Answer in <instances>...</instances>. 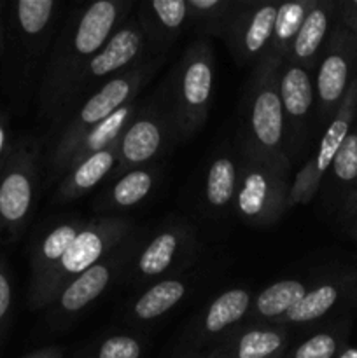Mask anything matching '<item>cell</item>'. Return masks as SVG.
<instances>
[{"label":"cell","instance_id":"6da1fadb","mask_svg":"<svg viewBox=\"0 0 357 358\" xmlns=\"http://www.w3.org/2000/svg\"><path fill=\"white\" fill-rule=\"evenodd\" d=\"M133 7L132 0H97L76 3L63 16L35 100L46 133L59 121L77 80L93 56L128 20Z\"/></svg>","mask_w":357,"mask_h":358},{"label":"cell","instance_id":"7a4b0ae2","mask_svg":"<svg viewBox=\"0 0 357 358\" xmlns=\"http://www.w3.org/2000/svg\"><path fill=\"white\" fill-rule=\"evenodd\" d=\"M58 0H16L4 9L0 84L9 112L27 114L37 100L49 51L63 20Z\"/></svg>","mask_w":357,"mask_h":358},{"label":"cell","instance_id":"3957f363","mask_svg":"<svg viewBox=\"0 0 357 358\" xmlns=\"http://www.w3.org/2000/svg\"><path fill=\"white\" fill-rule=\"evenodd\" d=\"M163 63L164 58H147L128 72L108 80L104 87L91 94L72 112V115L55 135L42 136L44 138V163H42L44 189L58 185L80 140L105 119L111 117L122 105L136 100L140 91L153 80Z\"/></svg>","mask_w":357,"mask_h":358},{"label":"cell","instance_id":"277c9868","mask_svg":"<svg viewBox=\"0 0 357 358\" xmlns=\"http://www.w3.org/2000/svg\"><path fill=\"white\" fill-rule=\"evenodd\" d=\"M216 84V52L209 37L189 42L156 87L164 105L175 142L192 138L210 114Z\"/></svg>","mask_w":357,"mask_h":358},{"label":"cell","instance_id":"5b68a950","mask_svg":"<svg viewBox=\"0 0 357 358\" xmlns=\"http://www.w3.org/2000/svg\"><path fill=\"white\" fill-rule=\"evenodd\" d=\"M280 69L282 63L268 55L262 56L252 66L241 100L238 145L244 152L270 161H289L279 93Z\"/></svg>","mask_w":357,"mask_h":358},{"label":"cell","instance_id":"8992f818","mask_svg":"<svg viewBox=\"0 0 357 358\" xmlns=\"http://www.w3.org/2000/svg\"><path fill=\"white\" fill-rule=\"evenodd\" d=\"M44 138L24 133L14 140L0 168V243L21 240L35 213L44 180Z\"/></svg>","mask_w":357,"mask_h":358},{"label":"cell","instance_id":"52a82bcc","mask_svg":"<svg viewBox=\"0 0 357 358\" xmlns=\"http://www.w3.org/2000/svg\"><path fill=\"white\" fill-rule=\"evenodd\" d=\"M133 233H135V224L128 217L100 215L88 220L51 276L42 283L34 296L28 297V308L48 310L63 287L107 257Z\"/></svg>","mask_w":357,"mask_h":358},{"label":"cell","instance_id":"ba28073f","mask_svg":"<svg viewBox=\"0 0 357 358\" xmlns=\"http://www.w3.org/2000/svg\"><path fill=\"white\" fill-rule=\"evenodd\" d=\"M240 147V145H238ZM289 161H270L240 149V171L233 212L252 227H270L287 212L290 191Z\"/></svg>","mask_w":357,"mask_h":358},{"label":"cell","instance_id":"9c48e42d","mask_svg":"<svg viewBox=\"0 0 357 358\" xmlns=\"http://www.w3.org/2000/svg\"><path fill=\"white\" fill-rule=\"evenodd\" d=\"M147 58H150V56L147 55L146 38H144V34L140 30L139 23H136L135 16H130L112 34V37L105 42L104 48L93 56L90 65L86 66L83 76L77 80L59 121L44 136L55 135L65 124L66 119L72 115V112L84 100H88L91 94H94L100 87H104L108 80L128 72V70H132L133 66H136Z\"/></svg>","mask_w":357,"mask_h":358},{"label":"cell","instance_id":"30bf717a","mask_svg":"<svg viewBox=\"0 0 357 358\" xmlns=\"http://www.w3.org/2000/svg\"><path fill=\"white\" fill-rule=\"evenodd\" d=\"M196 231L186 220L163 224L146 241L140 240L126 278L135 285H153L174 278L188 268L196 255Z\"/></svg>","mask_w":357,"mask_h":358},{"label":"cell","instance_id":"8fae6325","mask_svg":"<svg viewBox=\"0 0 357 358\" xmlns=\"http://www.w3.org/2000/svg\"><path fill=\"white\" fill-rule=\"evenodd\" d=\"M142 238L133 233L128 240L115 247L98 264L84 271L65 285L48 308V325L51 329L69 327L91 303L98 299L122 273H126Z\"/></svg>","mask_w":357,"mask_h":358},{"label":"cell","instance_id":"7c38bea8","mask_svg":"<svg viewBox=\"0 0 357 358\" xmlns=\"http://www.w3.org/2000/svg\"><path fill=\"white\" fill-rule=\"evenodd\" d=\"M175 142L164 105L154 90L146 100H139L135 114L119 138V157L112 178L135 168L154 164V159L167 152Z\"/></svg>","mask_w":357,"mask_h":358},{"label":"cell","instance_id":"4fadbf2b","mask_svg":"<svg viewBox=\"0 0 357 358\" xmlns=\"http://www.w3.org/2000/svg\"><path fill=\"white\" fill-rule=\"evenodd\" d=\"M357 76V37L336 23L314 73L315 122L324 129Z\"/></svg>","mask_w":357,"mask_h":358},{"label":"cell","instance_id":"5bb4252c","mask_svg":"<svg viewBox=\"0 0 357 358\" xmlns=\"http://www.w3.org/2000/svg\"><path fill=\"white\" fill-rule=\"evenodd\" d=\"M357 119V76L346 90L338 110L335 112L329 124L322 131L321 143L315 152L307 159V163L300 168L290 182L289 199H287V210L298 205H307L321 191L322 180L331 166L332 159L338 154L343 140L352 129Z\"/></svg>","mask_w":357,"mask_h":358},{"label":"cell","instance_id":"9a60e30c","mask_svg":"<svg viewBox=\"0 0 357 358\" xmlns=\"http://www.w3.org/2000/svg\"><path fill=\"white\" fill-rule=\"evenodd\" d=\"M279 93L282 101L286 156L290 164L307 154L312 121L315 117L314 76L296 63L286 62L280 69Z\"/></svg>","mask_w":357,"mask_h":358},{"label":"cell","instance_id":"2e32d148","mask_svg":"<svg viewBox=\"0 0 357 358\" xmlns=\"http://www.w3.org/2000/svg\"><path fill=\"white\" fill-rule=\"evenodd\" d=\"M279 3L238 0L220 41L240 66H254L265 56L275 27Z\"/></svg>","mask_w":357,"mask_h":358},{"label":"cell","instance_id":"e0dca14e","mask_svg":"<svg viewBox=\"0 0 357 358\" xmlns=\"http://www.w3.org/2000/svg\"><path fill=\"white\" fill-rule=\"evenodd\" d=\"M252 301L254 296L251 290L241 287H234L219 294L192 320L191 327L182 338L181 353L203 352L205 346H216L217 343L223 341L234 329L245 324Z\"/></svg>","mask_w":357,"mask_h":358},{"label":"cell","instance_id":"ac0fdd59","mask_svg":"<svg viewBox=\"0 0 357 358\" xmlns=\"http://www.w3.org/2000/svg\"><path fill=\"white\" fill-rule=\"evenodd\" d=\"M86 222L88 219H80V217H65V219L48 220L35 231L30 243L28 297L34 296L41 289L42 283L51 276Z\"/></svg>","mask_w":357,"mask_h":358},{"label":"cell","instance_id":"d6986e66","mask_svg":"<svg viewBox=\"0 0 357 358\" xmlns=\"http://www.w3.org/2000/svg\"><path fill=\"white\" fill-rule=\"evenodd\" d=\"M135 20L150 58H164L186 28H191L188 0H144L136 6Z\"/></svg>","mask_w":357,"mask_h":358},{"label":"cell","instance_id":"ffe728a7","mask_svg":"<svg viewBox=\"0 0 357 358\" xmlns=\"http://www.w3.org/2000/svg\"><path fill=\"white\" fill-rule=\"evenodd\" d=\"M290 332L284 325H240L217 343L205 358H275L289 348Z\"/></svg>","mask_w":357,"mask_h":358},{"label":"cell","instance_id":"44dd1931","mask_svg":"<svg viewBox=\"0 0 357 358\" xmlns=\"http://www.w3.org/2000/svg\"><path fill=\"white\" fill-rule=\"evenodd\" d=\"M357 297V273L336 276L332 280L317 283L310 287L303 299L284 315L276 325L293 327V325H308L322 320L331 311H335L343 301Z\"/></svg>","mask_w":357,"mask_h":358},{"label":"cell","instance_id":"7402d4cb","mask_svg":"<svg viewBox=\"0 0 357 358\" xmlns=\"http://www.w3.org/2000/svg\"><path fill=\"white\" fill-rule=\"evenodd\" d=\"M119 157V140L108 145L107 149L86 157L76 164L66 168L65 175L52 192V201L58 205L72 203L76 199L84 198L88 192L93 191L98 184L111 178L114 173Z\"/></svg>","mask_w":357,"mask_h":358},{"label":"cell","instance_id":"603a6c76","mask_svg":"<svg viewBox=\"0 0 357 358\" xmlns=\"http://www.w3.org/2000/svg\"><path fill=\"white\" fill-rule=\"evenodd\" d=\"M336 23L338 17L335 0H317L290 45L287 62L296 63L314 76L322 49Z\"/></svg>","mask_w":357,"mask_h":358},{"label":"cell","instance_id":"cb8c5ba5","mask_svg":"<svg viewBox=\"0 0 357 358\" xmlns=\"http://www.w3.org/2000/svg\"><path fill=\"white\" fill-rule=\"evenodd\" d=\"M240 171V147L220 149L210 159L203 180V203L216 217L226 215L233 210Z\"/></svg>","mask_w":357,"mask_h":358},{"label":"cell","instance_id":"d4e9b609","mask_svg":"<svg viewBox=\"0 0 357 358\" xmlns=\"http://www.w3.org/2000/svg\"><path fill=\"white\" fill-rule=\"evenodd\" d=\"M160 168L156 164L135 168L108 180L107 187L94 199L93 208L98 213L122 212L142 203L156 187L160 180Z\"/></svg>","mask_w":357,"mask_h":358},{"label":"cell","instance_id":"484cf974","mask_svg":"<svg viewBox=\"0 0 357 358\" xmlns=\"http://www.w3.org/2000/svg\"><path fill=\"white\" fill-rule=\"evenodd\" d=\"M310 290V285L298 278H286L262 289L252 301L247 325H276Z\"/></svg>","mask_w":357,"mask_h":358},{"label":"cell","instance_id":"4316f807","mask_svg":"<svg viewBox=\"0 0 357 358\" xmlns=\"http://www.w3.org/2000/svg\"><path fill=\"white\" fill-rule=\"evenodd\" d=\"M188 296V283L178 276L161 280L147 287L128 306V320L132 324H150L174 310Z\"/></svg>","mask_w":357,"mask_h":358},{"label":"cell","instance_id":"83f0119b","mask_svg":"<svg viewBox=\"0 0 357 358\" xmlns=\"http://www.w3.org/2000/svg\"><path fill=\"white\" fill-rule=\"evenodd\" d=\"M357 182V119L352 129L343 140L338 154L332 159L321 189H324V201L340 210L343 199Z\"/></svg>","mask_w":357,"mask_h":358},{"label":"cell","instance_id":"f1b7e54d","mask_svg":"<svg viewBox=\"0 0 357 358\" xmlns=\"http://www.w3.org/2000/svg\"><path fill=\"white\" fill-rule=\"evenodd\" d=\"M315 2L317 0H294V2L279 3V13H276L272 41H270L265 55L272 56L282 65L287 62L290 45H293L301 24L307 20L308 13L314 9Z\"/></svg>","mask_w":357,"mask_h":358},{"label":"cell","instance_id":"f546056e","mask_svg":"<svg viewBox=\"0 0 357 358\" xmlns=\"http://www.w3.org/2000/svg\"><path fill=\"white\" fill-rule=\"evenodd\" d=\"M237 6L238 0H188L189 24L198 37L220 38Z\"/></svg>","mask_w":357,"mask_h":358},{"label":"cell","instance_id":"4dcf8cb0","mask_svg":"<svg viewBox=\"0 0 357 358\" xmlns=\"http://www.w3.org/2000/svg\"><path fill=\"white\" fill-rule=\"evenodd\" d=\"M144 348L146 345L139 336L118 332L91 339L72 358H142Z\"/></svg>","mask_w":357,"mask_h":358},{"label":"cell","instance_id":"1f68e13d","mask_svg":"<svg viewBox=\"0 0 357 358\" xmlns=\"http://www.w3.org/2000/svg\"><path fill=\"white\" fill-rule=\"evenodd\" d=\"M349 324H340L326 331L315 332L310 338L298 343L294 348H287L280 358H335L345 348Z\"/></svg>","mask_w":357,"mask_h":358},{"label":"cell","instance_id":"d6a6232c","mask_svg":"<svg viewBox=\"0 0 357 358\" xmlns=\"http://www.w3.org/2000/svg\"><path fill=\"white\" fill-rule=\"evenodd\" d=\"M4 245L0 243V339L6 338L10 327L14 310V287L10 278L9 262L4 252Z\"/></svg>","mask_w":357,"mask_h":358},{"label":"cell","instance_id":"836d02e7","mask_svg":"<svg viewBox=\"0 0 357 358\" xmlns=\"http://www.w3.org/2000/svg\"><path fill=\"white\" fill-rule=\"evenodd\" d=\"M14 140L16 138L13 136V128H10V112L0 105V168L9 157Z\"/></svg>","mask_w":357,"mask_h":358},{"label":"cell","instance_id":"e575fe53","mask_svg":"<svg viewBox=\"0 0 357 358\" xmlns=\"http://www.w3.org/2000/svg\"><path fill=\"white\" fill-rule=\"evenodd\" d=\"M336 17L342 27L357 37V0H342L336 2Z\"/></svg>","mask_w":357,"mask_h":358},{"label":"cell","instance_id":"d590c367","mask_svg":"<svg viewBox=\"0 0 357 358\" xmlns=\"http://www.w3.org/2000/svg\"><path fill=\"white\" fill-rule=\"evenodd\" d=\"M338 213H340V220H342L345 226L352 222V220L357 217V182L354 184V187L350 189L349 194L345 196Z\"/></svg>","mask_w":357,"mask_h":358},{"label":"cell","instance_id":"8d00e7d4","mask_svg":"<svg viewBox=\"0 0 357 358\" xmlns=\"http://www.w3.org/2000/svg\"><path fill=\"white\" fill-rule=\"evenodd\" d=\"M24 358H65V352L59 346H48V348L37 350Z\"/></svg>","mask_w":357,"mask_h":358},{"label":"cell","instance_id":"74e56055","mask_svg":"<svg viewBox=\"0 0 357 358\" xmlns=\"http://www.w3.org/2000/svg\"><path fill=\"white\" fill-rule=\"evenodd\" d=\"M4 9H6V2L0 0V55L4 48Z\"/></svg>","mask_w":357,"mask_h":358},{"label":"cell","instance_id":"f35d334b","mask_svg":"<svg viewBox=\"0 0 357 358\" xmlns=\"http://www.w3.org/2000/svg\"><path fill=\"white\" fill-rule=\"evenodd\" d=\"M346 231H349L350 238L357 243V217L350 224H346Z\"/></svg>","mask_w":357,"mask_h":358},{"label":"cell","instance_id":"ab89813d","mask_svg":"<svg viewBox=\"0 0 357 358\" xmlns=\"http://www.w3.org/2000/svg\"><path fill=\"white\" fill-rule=\"evenodd\" d=\"M340 358H357V348H343Z\"/></svg>","mask_w":357,"mask_h":358},{"label":"cell","instance_id":"60d3db41","mask_svg":"<svg viewBox=\"0 0 357 358\" xmlns=\"http://www.w3.org/2000/svg\"><path fill=\"white\" fill-rule=\"evenodd\" d=\"M175 358H205V352H196V353H178Z\"/></svg>","mask_w":357,"mask_h":358},{"label":"cell","instance_id":"b9f144b4","mask_svg":"<svg viewBox=\"0 0 357 358\" xmlns=\"http://www.w3.org/2000/svg\"><path fill=\"white\" fill-rule=\"evenodd\" d=\"M275 358H280V357H275Z\"/></svg>","mask_w":357,"mask_h":358}]
</instances>
